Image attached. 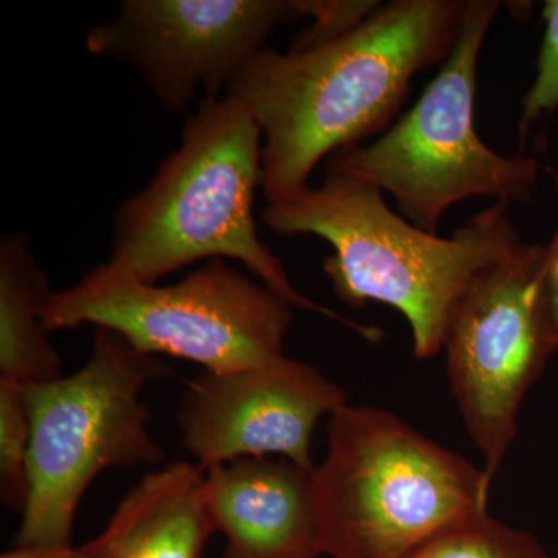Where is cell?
I'll list each match as a JSON object with an SVG mask.
<instances>
[{
	"label": "cell",
	"mask_w": 558,
	"mask_h": 558,
	"mask_svg": "<svg viewBox=\"0 0 558 558\" xmlns=\"http://www.w3.org/2000/svg\"><path fill=\"white\" fill-rule=\"evenodd\" d=\"M172 371L110 329H95L90 357L70 376L24 387L31 411L28 498L17 546L68 548L87 488L109 469L163 464L143 392Z\"/></svg>",
	"instance_id": "cell-5"
},
{
	"label": "cell",
	"mask_w": 558,
	"mask_h": 558,
	"mask_svg": "<svg viewBox=\"0 0 558 558\" xmlns=\"http://www.w3.org/2000/svg\"><path fill=\"white\" fill-rule=\"evenodd\" d=\"M50 281L31 238L11 231L0 241V381L35 387L62 377L61 357L44 328Z\"/></svg>",
	"instance_id": "cell-13"
},
{
	"label": "cell",
	"mask_w": 558,
	"mask_h": 558,
	"mask_svg": "<svg viewBox=\"0 0 558 558\" xmlns=\"http://www.w3.org/2000/svg\"><path fill=\"white\" fill-rule=\"evenodd\" d=\"M380 5L379 0H296L301 17H310L312 24L290 47L301 49L339 38L368 20Z\"/></svg>",
	"instance_id": "cell-17"
},
{
	"label": "cell",
	"mask_w": 558,
	"mask_h": 558,
	"mask_svg": "<svg viewBox=\"0 0 558 558\" xmlns=\"http://www.w3.org/2000/svg\"><path fill=\"white\" fill-rule=\"evenodd\" d=\"M216 529L205 470L179 461L146 473L90 539V558H202Z\"/></svg>",
	"instance_id": "cell-12"
},
{
	"label": "cell",
	"mask_w": 558,
	"mask_h": 558,
	"mask_svg": "<svg viewBox=\"0 0 558 558\" xmlns=\"http://www.w3.org/2000/svg\"><path fill=\"white\" fill-rule=\"evenodd\" d=\"M558 190V171L554 175ZM542 299L546 318L558 351V223L553 240L545 245L542 269Z\"/></svg>",
	"instance_id": "cell-18"
},
{
	"label": "cell",
	"mask_w": 558,
	"mask_h": 558,
	"mask_svg": "<svg viewBox=\"0 0 558 558\" xmlns=\"http://www.w3.org/2000/svg\"><path fill=\"white\" fill-rule=\"evenodd\" d=\"M310 470L282 458H244L205 470L223 558H322Z\"/></svg>",
	"instance_id": "cell-11"
},
{
	"label": "cell",
	"mask_w": 558,
	"mask_h": 558,
	"mask_svg": "<svg viewBox=\"0 0 558 558\" xmlns=\"http://www.w3.org/2000/svg\"><path fill=\"white\" fill-rule=\"evenodd\" d=\"M31 439L24 387L0 381V497L5 508L20 515L27 506Z\"/></svg>",
	"instance_id": "cell-15"
},
{
	"label": "cell",
	"mask_w": 558,
	"mask_h": 558,
	"mask_svg": "<svg viewBox=\"0 0 558 558\" xmlns=\"http://www.w3.org/2000/svg\"><path fill=\"white\" fill-rule=\"evenodd\" d=\"M326 439L311 473L325 556L402 558L450 524L487 512L484 469L391 411L347 403L328 417Z\"/></svg>",
	"instance_id": "cell-4"
},
{
	"label": "cell",
	"mask_w": 558,
	"mask_h": 558,
	"mask_svg": "<svg viewBox=\"0 0 558 558\" xmlns=\"http://www.w3.org/2000/svg\"><path fill=\"white\" fill-rule=\"evenodd\" d=\"M300 17L296 0H123L86 49L134 65L165 108L186 112L199 94H229L271 33Z\"/></svg>",
	"instance_id": "cell-9"
},
{
	"label": "cell",
	"mask_w": 558,
	"mask_h": 558,
	"mask_svg": "<svg viewBox=\"0 0 558 558\" xmlns=\"http://www.w3.org/2000/svg\"><path fill=\"white\" fill-rule=\"evenodd\" d=\"M263 189V132L233 95L201 98L182 142L148 185L117 208L109 264L143 282L199 260L233 259L292 307L336 319L368 341L381 329L315 303L290 281L284 264L260 240L256 190Z\"/></svg>",
	"instance_id": "cell-2"
},
{
	"label": "cell",
	"mask_w": 558,
	"mask_h": 558,
	"mask_svg": "<svg viewBox=\"0 0 558 558\" xmlns=\"http://www.w3.org/2000/svg\"><path fill=\"white\" fill-rule=\"evenodd\" d=\"M402 558H553L534 534L475 513L442 529Z\"/></svg>",
	"instance_id": "cell-14"
},
{
	"label": "cell",
	"mask_w": 558,
	"mask_h": 558,
	"mask_svg": "<svg viewBox=\"0 0 558 558\" xmlns=\"http://www.w3.org/2000/svg\"><path fill=\"white\" fill-rule=\"evenodd\" d=\"M545 35L537 60V75L521 105L519 131L527 134L532 124L558 109V0L543 5Z\"/></svg>",
	"instance_id": "cell-16"
},
{
	"label": "cell",
	"mask_w": 558,
	"mask_h": 558,
	"mask_svg": "<svg viewBox=\"0 0 558 558\" xmlns=\"http://www.w3.org/2000/svg\"><path fill=\"white\" fill-rule=\"evenodd\" d=\"M502 3L468 0L457 43L418 100L379 138L328 160L344 175L392 196L403 218L438 233L451 207L472 197L527 204L537 190L535 156H502L476 134L481 49Z\"/></svg>",
	"instance_id": "cell-6"
},
{
	"label": "cell",
	"mask_w": 558,
	"mask_h": 558,
	"mask_svg": "<svg viewBox=\"0 0 558 558\" xmlns=\"http://www.w3.org/2000/svg\"><path fill=\"white\" fill-rule=\"evenodd\" d=\"M468 0H392L339 38L301 49L266 47L229 94L263 132L267 204L311 185L319 161L392 126L411 81L442 65Z\"/></svg>",
	"instance_id": "cell-1"
},
{
	"label": "cell",
	"mask_w": 558,
	"mask_h": 558,
	"mask_svg": "<svg viewBox=\"0 0 558 558\" xmlns=\"http://www.w3.org/2000/svg\"><path fill=\"white\" fill-rule=\"evenodd\" d=\"M0 558H90L89 543L75 548V546H68V548H24V546H16V548L7 550Z\"/></svg>",
	"instance_id": "cell-19"
},
{
	"label": "cell",
	"mask_w": 558,
	"mask_h": 558,
	"mask_svg": "<svg viewBox=\"0 0 558 558\" xmlns=\"http://www.w3.org/2000/svg\"><path fill=\"white\" fill-rule=\"evenodd\" d=\"M347 403V391L322 371L282 355L231 373L202 371L186 384L178 425L201 469L278 457L311 472L318 422Z\"/></svg>",
	"instance_id": "cell-10"
},
{
	"label": "cell",
	"mask_w": 558,
	"mask_h": 558,
	"mask_svg": "<svg viewBox=\"0 0 558 558\" xmlns=\"http://www.w3.org/2000/svg\"><path fill=\"white\" fill-rule=\"evenodd\" d=\"M543 256L545 245L523 244L484 271L444 340L451 395L490 484L515 439L523 400L557 351L543 306Z\"/></svg>",
	"instance_id": "cell-8"
},
{
	"label": "cell",
	"mask_w": 558,
	"mask_h": 558,
	"mask_svg": "<svg viewBox=\"0 0 558 558\" xmlns=\"http://www.w3.org/2000/svg\"><path fill=\"white\" fill-rule=\"evenodd\" d=\"M47 332L110 329L146 354L231 373L282 357L292 304L226 259L207 260L175 284L143 282L105 263L51 292Z\"/></svg>",
	"instance_id": "cell-7"
},
{
	"label": "cell",
	"mask_w": 558,
	"mask_h": 558,
	"mask_svg": "<svg viewBox=\"0 0 558 558\" xmlns=\"http://www.w3.org/2000/svg\"><path fill=\"white\" fill-rule=\"evenodd\" d=\"M508 211L495 202L440 238L392 211L379 190L326 174L322 185L267 204L263 222L279 236L328 242L323 270L333 293L355 310L380 303L400 312L414 359L428 360L442 351L451 315L476 279L524 244Z\"/></svg>",
	"instance_id": "cell-3"
}]
</instances>
